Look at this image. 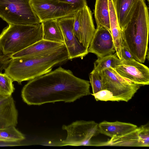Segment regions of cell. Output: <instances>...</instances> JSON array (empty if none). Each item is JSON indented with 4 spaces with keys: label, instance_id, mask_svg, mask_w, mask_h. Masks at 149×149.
<instances>
[{
    "label": "cell",
    "instance_id": "1",
    "mask_svg": "<svg viewBox=\"0 0 149 149\" xmlns=\"http://www.w3.org/2000/svg\"><path fill=\"white\" fill-rule=\"evenodd\" d=\"M90 86L88 81L78 77L71 71L59 67L29 80L23 88L21 97L29 105L60 101L72 102L91 95Z\"/></svg>",
    "mask_w": 149,
    "mask_h": 149
},
{
    "label": "cell",
    "instance_id": "2",
    "mask_svg": "<svg viewBox=\"0 0 149 149\" xmlns=\"http://www.w3.org/2000/svg\"><path fill=\"white\" fill-rule=\"evenodd\" d=\"M68 60L64 44L59 47L40 53L11 58L5 68V73L13 81L21 84L51 71L52 68Z\"/></svg>",
    "mask_w": 149,
    "mask_h": 149
},
{
    "label": "cell",
    "instance_id": "3",
    "mask_svg": "<svg viewBox=\"0 0 149 149\" xmlns=\"http://www.w3.org/2000/svg\"><path fill=\"white\" fill-rule=\"evenodd\" d=\"M148 8L145 0H139L130 19L122 30L123 39L133 58L144 63L148 52Z\"/></svg>",
    "mask_w": 149,
    "mask_h": 149
},
{
    "label": "cell",
    "instance_id": "4",
    "mask_svg": "<svg viewBox=\"0 0 149 149\" xmlns=\"http://www.w3.org/2000/svg\"><path fill=\"white\" fill-rule=\"evenodd\" d=\"M41 23L36 24H8L0 34V49L9 57L42 39Z\"/></svg>",
    "mask_w": 149,
    "mask_h": 149
},
{
    "label": "cell",
    "instance_id": "5",
    "mask_svg": "<svg viewBox=\"0 0 149 149\" xmlns=\"http://www.w3.org/2000/svg\"><path fill=\"white\" fill-rule=\"evenodd\" d=\"M0 17L8 24L28 25L40 23L30 0H0Z\"/></svg>",
    "mask_w": 149,
    "mask_h": 149
},
{
    "label": "cell",
    "instance_id": "6",
    "mask_svg": "<svg viewBox=\"0 0 149 149\" xmlns=\"http://www.w3.org/2000/svg\"><path fill=\"white\" fill-rule=\"evenodd\" d=\"M102 90L112 93L115 101L128 102L140 88V85L131 82L118 75L112 68L100 72Z\"/></svg>",
    "mask_w": 149,
    "mask_h": 149
},
{
    "label": "cell",
    "instance_id": "7",
    "mask_svg": "<svg viewBox=\"0 0 149 149\" xmlns=\"http://www.w3.org/2000/svg\"><path fill=\"white\" fill-rule=\"evenodd\" d=\"M62 129L67 131V136L61 141V146H92L91 138L99 133L98 124L93 121H77L63 125Z\"/></svg>",
    "mask_w": 149,
    "mask_h": 149
},
{
    "label": "cell",
    "instance_id": "8",
    "mask_svg": "<svg viewBox=\"0 0 149 149\" xmlns=\"http://www.w3.org/2000/svg\"><path fill=\"white\" fill-rule=\"evenodd\" d=\"M31 6L40 23L74 15L77 10L58 0H30Z\"/></svg>",
    "mask_w": 149,
    "mask_h": 149
},
{
    "label": "cell",
    "instance_id": "9",
    "mask_svg": "<svg viewBox=\"0 0 149 149\" xmlns=\"http://www.w3.org/2000/svg\"><path fill=\"white\" fill-rule=\"evenodd\" d=\"M113 68L120 76L131 82L140 86L149 84V68L133 58L121 59Z\"/></svg>",
    "mask_w": 149,
    "mask_h": 149
},
{
    "label": "cell",
    "instance_id": "10",
    "mask_svg": "<svg viewBox=\"0 0 149 149\" xmlns=\"http://www.w3.org/2000/svg\"><path fill=\"white\" fill-rule=\"evenodd\" d=\"M90 8L86 6L77 10L74 15V34L79 42L88 49L96 29Z\"/></svg>",
    "mask_w": 149,
    "mask_h": 149
},
{
    "label": "cell",
    "instance_id": "11",
    "mask_svg": "<svg viewBox=\"0 0 149 149\" xmlns=\"http://www.w3.org/2000/svg\"><path fill=\"white\" fill-rule=\"evenodd\" d=\"M74 15L57 19L62 32L64 44L68 52V60L77 58L83 59L89 53L88 49L79 42L74 34Z\"/></svg>",
    "mask_w": 149,
    "mask_h": 149
},
{
    "label": "cell",
    "instance_id": "12",
    "mask_svg": "<svg viewBox=\"0 0 149 149\" xmlns=\"http://www.w3.org/2000/svg\"><path fill=\"white\" fill-rule=\"evenodd\" d=\"M88 50L98 58L113 54L116 50L110 31L104 27H97Z\"/></svg>",
    "mask_w": 149,
    "mask_h": 149
},
{
    "label": "cell",
    "instance_id": "13",
    "mask_svg": "<svg viewBox=\"0 0 149 149\" xmlns=\"http://www.w3.org/2000/svg\"><path fill=\"white\" fill-rule=\"evenodd\" d=\"M18 117V111L12 95H0V128L10 126L16 127Z\"/></svg>",
    "mask_w": 149,
    "mask_h": 149
},
{
    "label": "cell",
    "instance_id": "14",
    "mask_svg": "<svg viewBox=\"0 0 149 149\" xmlns=\"http://www.w3.org/2000/svg\"><path fill=\"white\" fill-rule=\"evenodd\" d=\"M137 127V125L133 124L118 121L109 122L104 121L98 124L99 133L111 138L124 135Z\"/></svg>",
    "mask_w": 149,
    "mask_h": 149
},
{
    "label": "cell",
    "instance_id": "15",
    "mask_svg": "<svg viewBox=\"0 0 149 149\" xmlns=\"http://www.w3.org/2000/svg\"><path fill=\"white\" fill-rule=\"evenodd\" d=\"M119 24L123 30L130 19L139 0H112Z\"/></svg>",
    "mask_w": 149,
    "mask_h": 149
},
{
    "label": "cell",
    "instance_id": "16",
    "mask_svg": "<svg viewBox=\"0 0 149 149\" xmlns=\"http://www.w3.org/2000/svg\"><path fill=\"white\" fill-rule=\"evenodd\" d=\"M110 31L113 38L116 53L119 59H122V31L119 25L112 0H108Z\"/></svg>",
    "mask_w": 149,
    "mask_h": 149
},
{
    "label": "cell",
    "instance_id": "17",
    "mask_svg": "<svg viewBox=\"0 0 149 149\" xmlns=\"http://www.w3.org/2000/svg\"><path fill=\"white\" fill-rule=\"evenodd\" d=\"M64 44L42 39L19 52L10 55L8 57L15 58L37 54L57 48Z\"/></svg>",
    "mask_w": 149,
    "mask_h": 149
},
{
    "label": "cell",
    "instance_id": "18",
    "mask_svg": "<svg viewBox=\"0 0 149 149\" xmlns=\"http://www.w3.org/2000/svg\"><path fill=\"white\" fill-rule=\"evenodd\" d=\"M42 25V39L64 44L62 32L57 19H51L41 22Z\"/></svg>",
    "mask_w": 149,
    "mask_h": 149
},
{
    "label": "cell",
    "instance_id": "19",
    "mask_svg": "<svg viewBox=\"0 0 149 149\" xmlns=\"http://www.w3.org/2000/svg\"><path fill=\"white\" fill-rule=\"evenodd\" d=\"M141 147L137 128L129 133L119 136H114L106 142L99 143L98 146Z\"/></svg>",
    "mask_w": 149,
    "mask_h": 149
},
{
    "label": "cell",
    "instance_id": "20",
    "mask_svg": "<svg viewBox=\"0 0 149 149\" xmlns=\"http://www.w3.org/2000/svg\"><path fill=\"white\" fill-rule=\"evenodd\" d=\"M94 14L97 27H104L110 31L108 0H95Z\"/></svg>",
    "mask_w": 149,
    "mask_h": 149
},
{
    "label": "cell",
    "instance_id": "21",
    "mask_svg": "<svg viewBox=\"0 0 149 149\" xmlns=\"http://www.w3.org/2000/svg\"><path fill=\"white\" fill-rule=\"evenodd\" d=\"M116 53L111 54L101 58H98L94 62L93 70L101 72L110 68H115L120 61Z\"/></svg>",
    "mask_w": 149,
    "mask_h": 149
},
{
    "label": "cell",
    "instance_id": "22",
    "mask_svg": "<svg viewBox=\"0 0 149 149\" xmlns=\"http://www.w3.org/2000/svg\"><path fill=\"white\" fill-rule=\"evenodd\" d=\"M0 138L8 142H19L24 140V135L16 127L10 126L0 128Z\"/></svg>",
    "mask_w": 149,
    "mask_h": 149
},
{
    "label": "cell",
    "instance_id": "23",
    "mask_svg": "<svg viewBox=\"0 0 149 149\" xmlns=\"http://www.w3.org/2000/svg\"><path fill=\"white\" fill-rule=\"evenodd\" d=\"M12 79L4 73H0V95L11 96L15 88Z\"/></svg>",
    "mask_w": 149,
    "mask_h": 149
},
{
    "label": "cell",
    "instance_id": "24",
    "mask_svg": "<svg viewBox=\"0 0 149 149\" xmlns=\"http://www.w3.org/2000/svg\"><path fill=\"white\" fill-rule=\"evenodd\" d=\"M89 82L91 84L93 94L102 90V77L100 72L93 70L89 75Z\"/></svg>",
    "mask_w": 149,
    "mask_h": 149
},
{
    "label": "cell",
    "instance_id": "25",
    "mask_svg": "<svg viewBox=\"0 0 149 149\" xmlns=\"http://www.w3.org/2000/svg\"><path fill=\"white\" fill-rule=\"evenodd\" d=\"M138 135L141 147H149V126L148 123L137 127Z\"/></svg>",
    "mask_w": 149,
    "mask_h": 149
},
{
    "label": "cell",
    "instance_id": "26",
    "mask_svg": "<svg viewBox=\"0 0 149 149\" xmlns=\"http://www.w3.org/2000/svg\"><path fill=\"white\" fill-rule=\"evenodd\" d=\"M97 101H115V100L112 93L106 90H102L95 94H92Z\"/></svg>",
    "mask_w": 149,
    "mask_h": 149
},
{
    "label": "cell",
    "instance_id": "27",
    "mask_svg": "<svg viewBox=\"0 0 149 149\" xmlns=\"http://www.w3.org/2000/svg\"><path fill=\"white\" fill-rule=\"evenodd\" d=\"M60 1L69 4L77 10L87 6L86 0H58Z\"/></svg>",
    "mask_w": 149,
    "mask_h": 149
},
{
    "label": "cell",
    "instance_id": "28",
    "mask_svg": "<svg viewBox=\"0 0 149 149\" xmlns=\"http://www.w3.org/2000/svg\"><path fill=\"white\" fill-rule=\"evenodd\" d=\"M122 59H127L133 58L132 55L130 52L127 45L123 39L122 47L121 51Z\"/></svg>",
    "mask_w": 149,
    "mask_h": 149
},
{
    "label": "cell",
    "instance_id": "29",
    "mask_svg": "<svg viewBox=\"0 0 149 149\" xmlns=\"http://www.w3.org/2000/svg\"><path fill=\"white\" fill-rule=\"evenodd\" d=\"M0 142H8L4 139L0 138ZM9 143V142H8Z\"/></svg>",
    "mask_w": 149,
    "mask_h": 149
},
{
    "label": "cell",
    "instance_id": "30",
    "mask_svg": "<svg viewBox=\"0 0 149 149\" xmlns=\"http://www.w3.org/2000/svg\"><path fill=\"white\" fill-rule=\"evenodd\" d=\"M1 50H0V58H1Z\"/></svg>",
    "mask_w": 149,
    "mask_h": 149
}]
</instances>
